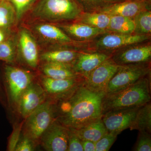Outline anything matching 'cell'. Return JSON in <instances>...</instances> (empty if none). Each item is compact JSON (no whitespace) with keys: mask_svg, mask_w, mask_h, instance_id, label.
<instances>
[{"mask_svg":"<svg viewBox=\"0 0 151 151\" xmlns=\"http://www.w3.org/2000/svg\"><path fill=\"white\" fill-rule=\"evenodd\" d=\"M105 92H94L83 84L55 101V120L68 128L78 129L101 119Z\"/></svg>","mask_w":151,"mask_h":151,"instance_id":"1","label":"cell"},{"mask_svg":"<svg viewBox=\"0 0 151 151\" xmlns=\"http://www.w3.org/2000/svg\"><path fill=\"white\" fill-rule=\"evenodd\" d=\"M150 77L149 75L120 91L105 94L102 114L117 109L140 107L151 102Z\"/></svg>","mask_w":151,"mask_h":151,"instance_id":"2","label":"cell"},{"mask_svg":"<svg viewBox=\"0 0 151 151\" xmlns=\"http://www.w3.org/2000/svg\"><path fill=\"white\" fill-rule=\"evenodd\" d=\"M32 9L35 18L56 24L75 22L84 12L75 0H38Z\"/></svg>","mask_w":151,"mask_h":151,"instance_id":"3","label":"cell"},{"mask_svg":"<svg viewBox=\"0 0 151 151\" xmlns=\"http://www.w3.org/2000/svg\"><path fill=\"white\" fill-rule=\"evenodd\" d=\"M55 100L47 99L24 120L22 135L32 141L36 147L44 132L56 119Z\"/></svg>","mask_w":151,"mask_h":151,"instance_id":"4","label":"cell"},{"mask_svg":"<svg viewBox=\"0 0 151 151\" xmlns=\"http://www.w3.org/2000/svg\"><path fill=\"white\" fill-rule=\"evenodd\" d=\"M35 80L31 72L9 64L4 68V86L6 100L9 107L17 111L22 94L29 84Z\"/></svg>","mask_w":151,"mask_h":151,"instance_id":"5","label":"cell"},{"mask_svg":"<svg viewBox=\"0 0 151 151\" xmlns=\"http://www.w3.org/2000/svg\"><path fill=\"white\" fill-rule=\"evenodd\" d=\"M150 75V62L119 65L106 88L105 94L120 91Z\"/></svg>","mask_w":151,"mask_h":151,"instance_id":"6","label":"cell"},{"mask_svg":"<svg viewBox=\"0 0 151 151\" xmlns=\"http://www.w3.org/2000/svg\"><path fill=\"white\" fill-rule=\"evenodd\" d=\"M150 38V35H139L132 34L108 32L101 35L94 43L97 52H104L111 55L114 52L126 47L143 43Z\"/></svg>","mask_w":151,"mask_h":151,"instance_id":"7","label":"cell"},{"mask_svg":"<svg viewBox=\"0 0 151 151\" xmlns=\"http://www.w3.org/2000/svg\"><path fill=\"white\" fill-rule=\"evenodd\" d=\"M140 107L117 109L103 114L101 119L108 132L118 136L130 129Z\"/></svg>","mask_w":151,"mask_h":151,"instance_id":"8","label":"cell"},{"mask_svg":"<svg viewBox=\"0 0 151 151\" xmlns=\"http://www.w3.org/2000/svg\"><path fill=\"white\" fill-rule=\"evenodd\" d=\"M82 77L67 79H54L41 74L38 80L47 95V98L55 101L66 97L83 84Z\"/></svg>","mask_w":151,"mask_h":151,"instance_id":"9","label":"cell"},{"mask_svg":"<svg viewBox=\"0 0 151 151\" xmlns=\"http://www.w3.org/2000/svg\"><path fill=\"white\" fill-rule=\"evenodd\" d=\"M17 47L22 62L32 69L37 68L40 62V54L36 41L29 30L24 28L20 30L17 38Z\"/></svg>","mask_w":151,"mask_h":151,"instance_id":"10","label":"cell"},{"mask_svg":"<svg viewBox=\"0 0 151 151\" xmlns=\"http://www.w3.org/2000/svg\"><path fill=\"white\" fill-rule=\"evenodd\" d=\"M136 44L114 52L111 58L119 65L150 62V44Z\"/></svg>","mask_w":151,"mask_h":151,"instance_id":"11","label":"cell"},{"mask_svg":"<svg viewBox=\"0 0 151 151\" xmlns=\"http://www.w3.org/2000/svg\"><path fill=\"white\" fill-rule=\"evenodd\" d=\"M119 66L110 57L97 66L84 79V85L94 92H105Z\"/></svg>","mask_w":151,"mask_h":151,"instance_id":"12","label":"cell"},{"mask_svg":"<svg viewBox=\"0 0 151 151\" xmlns=\"http://www.w3.org/2000/svg\"><path fill=\"white\" fill-rule=\"evenodd\" d=\"M47 98V95L40 83L35 80L22 94L17 111L24 120Z\"/></svg>","mask_w":151,"mask_h":151,"instance_id":"13","label":"cell"},{"mask_svg":"<svg viewBox=\"0 0 151 151\" xmlns=\"http://www.w3.org/2000/svg\"><path fill=\"white\" fill-rule=\"evenodd\" d=\"M68 128L56 120L44 132L40 145L47 151H67Z\"/></svg>","mask_w":151,"mask_h":151,"instance_id":"14","label":"cell"},{"mask_svg":"<svg viewBox=\"0 0 151 151\" xmlns=\"http://www.w3.org/2000/svg\"><path fill=\"white\" fill-rule=\"evenodd\" d=\"M32 29L42 40L47 43L65 47L80 45L79 42L70 38L56 25L47 22L40 23L34 25Z\"/></svg>","mask_w":151,"mask_h":151,"instance_id":"15","label":"cell"},{"mask_svg":"<svg viewBox=\"0 0 151 151\" xmlns=\"http://www.w3.org/2000/svg\"><path fill=\"white\" fill-rule=\"evenodd\" d=\"M70 38L78 42H83L108 32L106 30L100 29L77 22L63 23L56 24Z\"/></svg>","mask_w":151,"mask_h":151,"instance_id":"16","label":"cell"},{"mask_svg":"<svg viewBox=\"0 0 151 151\" xmlns=\"http://www.w3.org/2000/svg\"><path fill=\"white\" fill-rule=\"evenodd\" d=\"M151 10V0H127L114 4L99 12L110 16H121L133 19L143 11Z\"/></svg>","mask_w":151,"mask_h":151,"instance_id":"17","label":"cell"},{"mask_svg":"<svg viewBox=\"0 0 151 151\" xmlns=\"http://www.w3.org/2000/svg\"><path fill=\"white\" fill-rule=\"evenodd\" d=\"M111 56L110 55L100 52H80L72 65L74 71L85 79Z\"/></svg>","mask_w":151,"mask_h":151,"instance_id":"18","label":"cell"},{"mask_svg":"<svg viewBox=\"0 0 151 151\" xmlns=\"http://www.w3.org/2000/svg\"><path fill=\"white\" fill-rule=\"evenodd\" d=\"M42 74L54 79H71L81 77L74 71L73 65L60 63H43L40 67Z\"/></svg>","mask_w":151,"mask_h":151,"instance_id":"19","label":"cell"},{"mask_svg":"<svg viewBox=\"0 0 151 151\" xmlns=\"http://www.w3.org/2000/svg\"><path fill=\"white\" fill-rule=\"evenodd\" d=\"M80 52L71 49H56L42 52L40 55V60L43 63H60L73 65Z\"/></svg>","mask_w":151,"mask_h":151,"instance_id":"20","label":"cell"},{"mask_svg":"<svg viewBox=\"0 0 151 151\" xmlns=\"http://www.w3.org/2000/svg\"><path fill=\"white\" fill-rule=\"evenodd\" d=\"M72 129L81 140H87L95 143L108 132L101 118L79 129Z\"/></svg>","mask_w":151,"mask_h":151,"instance_id":"21","label":"cell"},{"mask_svg":"<svg viewBox=\"0 0 151 151\" xmlns=\"http://www.w3.org/2000/svg\"><path fill=\"white\" fill-rule=\"evenodd\" d=\"M135 24L133 19L121 16L111 17L110 22L106 30L108 32L132 34H134Z\"/></svg>","mask_w":151,"mask_h":151,"instance_id":"22","label":"cell"},{"mask_svg":"<svg viewBox=\"0 0 151 151\" xmlns=\"http://www.w3.org/2000/svg\"><path fill=\"white\" fill-rule=\"evenodd\" d=\"M130 129L145 131L151 134V102L140 107Z\"/></svg>","mask_w":151,"mask_h":151,"instance_id":"23","label":"cell"},{"mask_svg":"<svg viewBox=\"0 0 151 151\" xmlns=\"http://www.w3.org/2000/svg\"><path fill=\"white\" fill-rule=\"evenodd\" d=\"M111 16L102 12H83L75 22L100 29L106 30Z\"/></svg>","mask_w":151,"mask_h":151,"instance_id":"24","label":"cell"},{"mask_svg":"<svg viewBox=\"0 0 151 151\" xmlns=\"http://www.w3.org/2000/svg\"><path fill=\"white\" fill-rule=\"evenodd\" d=\"M16 22V14L9 0H0V29H7Z\"/></svg>","mask_w":151,"mask_h":151,"instance_id":"25","label":"cell"},{"mask_svg":"<svg viewBox=\"0 0 151 151\" xmlns=\"http://www.w3.org/2000/svg\"><path fill=\"white\" fill-rule=\"evenodd\" d=\"M84 12H99L114 4L126 0H75Z\"/></svg>","mask_w":151,"mask_h":151,"instance_id":"26","label":"cell"},{"mask_svg":"<svg viewBox=\"0 0 151 151\" xmlns=\"http://www.w3.org/2000/svg\"><path fill=\"white\" fill-rule=\"evenodd\" d=\"M135 24L134 34L149 35L151 32V12L147 10L141 12L133 18Z\"/></svg>","mask_w":151,"mask_h":151,"instance_id":"27","label":"cell"},{"mask_svg":"<svg viewBox=\"0 0 151 151\" xmlns=\"http://www.w3.org/2000/svg\"><path fill=\"white\" fill-rule=\"evenodd\" d=\"M17 55V39H7L0 43V60L10 64L14 62Z\"/></svg>","mask_w":151,"mask_h":151,"instance_id":"28","label":"cell"},{"mask_svg":"<svg viewBox=\"0 0 151 151\" xmlns=\"http://www.w3.org/2000/svg\"><path fill=\"white\" fill-rule=\"evenodd\" d=\"M14 6L17 23L28 11L32 9L38 0H9Z\"/></svg>","mask_w":151,"mask_h":151,"instance_id":"29","label":"cell"},{"mask_svg":"<svg viewBox=\"0 0 151 151\" xmlns=\"http://www.w3.org/2000/svg\"><path fill=\"white\" fill-rule=\"evenodd\" d=\"M133 150L151 151V134L145 131H139L137 139Z\"/></svg>","mask_w":151,"mask_h":151,"instance_id":"30","label":"cell"},{"mask_svg":"<svg viewBox=\"0 0 151 151\" xmlns=\"http://www.w3.org/2000/svg\"><path fill=\"white\" fill-rule=\"evenodd\" d=\"M117 137V136L107 132L95 142V151H109Z\"/></svg>","mask_w":151,"mask_h":151,"instance_id":"31","label":"cell"},{"mask_svg":"<svg viewBox=\"0 0 151 151\" xmlns=\"http://www.w3.org/2000/svg\"><path fill=\"white\" fill-rule=\"evenodd\" d=\"M67 151H84L82 141L76 134L74 130L71 128H68Z\"/></svg>","mask_w":151,"mask_h":151,"instance_id":"32","label":"cell"},{"mask_svg":"<svg viewBox=\"0 0 151 151\" xmlns=\"http://www.w3.org/2000/svg\"><path fill=\"white\" fill-rule=\"evenodd\" d=\"M24 121L20 124L15 125L13 130L9 138L7 150L15 151L16 147L22 136V128Z\"/></svg>","mask_w":151,"mask_h":151,"instance_id":"33","label":"cell"},{"mask_svg":"<svg viewBox=\"0 0 151 151\" xmlns=\"http://www.w3.org/2000/svg\"><path fill=\"white\" fill-rule=\"evenodd\" d=\"M36 147L32 141L22 135L15 151H32Z\"/></svg>","mask_w":151,"mask_h":151,"instance_id":"34","label":"cell"},{"mask_svg":"<svg viewBox=\"0 0 151 151\" xmlns=\"http://www.w3.org/2000/svg\"><path fill=\"white\" fill-rule=\"evenodd\" d=\"M82 141L84 151H95V143L90 140Z\"/></svg>","mask_w":151,"mask_h":151,"instance_id":"35","label":"cell"},{"mask_svg":"<svg viewBox=\"0 0 151 151\" xmlns=\"http://www.w3.org/2000/svg\"><path fill=\"white\" fill-rule=\"evenodd\" d=\"M0 103L4 105L6 104V99L4 91L3 89V86L1 84V81H0Z\"/></svg>","mask_w":151,"mask_h":151,"instance_id":"36","label":"cell"},{"mask_svg":"<svg viewBox=\"0 0 151 151\" xmlns=\"http://www.w3.org/2000/svg\"><path fill=\"white\" fill-rule=\"evenodd\" d=\"M6 39V34L4 31V29H0V43Z\"/></svg>","mask_w":151,"mask_h":151,"instance_id":"37","label":"cell"},{"mask_svg":"<svg viewBox=\"0 0 151 151\" xmlns=\"http://www.w3.org/2000/svg\"><path fill=\"white\" fill-rule=\"evenodd\" d=\"M126 1H127V0H126Z\"/></svg>","mask_w":151,"mask_h":151,"instance_id":"38","label":"cell"}]
</instances>
